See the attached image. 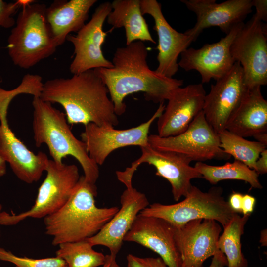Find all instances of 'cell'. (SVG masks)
I'll use <instances>...</instances> for the list:
<instances>
[{
    "label": "cell",
    "instance_id": "9a60e30c",
    "mask_svg": "<svg viewBox=\"0 0 267 267\" xmlns=\"http://www.w3.org/2000/svg\"><path fill=\"white\" fill-rule=\"evenodd\" d=\"M196 16V22L184 33L195 41L205 29L218 27L226 35L243 22L252 11V0H228L217 3L216 0H181Z\"/></svg>",
    "mask_w": 267,
    "mask_h": 267
},
{
    "label": "cell",
    "instance_id": "d6986e66",
    "mask_svg": "<svg viewBox=\"0 0 267 267\" xmlns=\"http://www.w3.org/2000/svg\"><path fill=\"white\" fill-rule=\"evenodd\" d=\"M206 93L202 84H190L175 89L158 118V135H178L185 131L203 110Z\"/></svg>",
    "mask_w": 267,
    "mask_h": 267
},
{
    "label": "cell",
    "instance_id": "e575fe53",
    "mask_svg": "<svg viewBox=\"0 0 267 267\" xmlns=\"http://www.w3.org/2000/svg\"><path fill=\"white\" fill-rule=\"evenodd\" d=\"M255 198L249 194L243 195L241 206V212L243 215H250L254 210Z\"/></svg>",
    "mask_w": 267,
    "mask_h": 267
},
{
    "label": "cell",
    "instance_id": "8992f818",
    "mask_svg": "<svg viewBox=\"0 0 267 267\" xmlns=\"http://www.w3.org/2000/svg\"><path fill=\"white\" fill-rule=\"evenodd\" d=\"M221 187H213L203 192L192 185L185 199L172 205L155 203L143 209L139 214L163 219L175 228L197 219H211L224 228L238 213L222 196Z\"/></svg>",
    "mask_w": 267,
    "mask_h": 267
},
{
    "label": "cell",
    "instance_id": "44dd1931",
    "mask_svg": "<svg viewBox=\"0 0 267 267\" xmlns=\"http://www.w3.org/2000/svg\"><path fill=\"white\" fill-rule=\"evenodd\" d=\"M0 157L9 163L21 181L31 184L38 181L49 162L47 155L30 150L11 131L9 126L0 125Z\"/></svg>",
    "mask_w": 267,
    "mask_h": 267
},
{
    "label": "cell",
    "instance_id": "5bb4252c",
    "mask_svg": "<svg viewBox=\"0 0 267 267\" xmlns=\"http://www.w3.org/2000/svg\"><path fill=\"white\" fill-rule=\"evenodd\" d=\"M244 23L236 25L225 37L216 43L206 44L202 47L188 48L180 54L178 66L186 71L196 70L202 83L216 81L224 76L235 61L230 52L231 44Z\"/></svg>",
    "mask_w": 267,
    "mask_h": 267
},
{
    "label": "cell",
    "instance_id": "f1b7e54d",
    "mask_svg": "<svg viewBox=\"0 0 267 267\" xmlns=\"http://www.w3.org/2000/svg\"><path fill=\"white\" fill-rule=\"evenodd\" d=\"M44 82L42 77L37 74L28 73L25 75L20 84L15 88L6 90L0 87V125L8 126L7 120V110L10 102L18 95L31 94L40 97Z\"/></svg>",
    "mask_w": 267,
    "mask_h": 267
},
{
    "label": "cell",
    "instance_id": "74e56055",
    "mask_svg": "<svg viewBox=\"0 0 267 267\" xmlns=\"http://www.w3.org/2000/svg\"><path fill=\"white\" fill-rule=\"evenodd\" d=\"M116 256L111 254L105 256V262L102 267H120L116 260Z\"/></svg>",
    "mask_w": 267,
    "mask_h": 267
},
{
    "label": "cell",
    "instance_id": "1f68e13d",
    "mask_svg": "<svg viewBox=\"0 0 267 267\" xmlns=\"http://www.w3.org/2000/svg\"><path fill=\"white\" fill-rule=\"evenodd\" d=\"M127 261L126 267H168L160 257L142 258L129 254Z\"/></svg>",
    "mask_w": 267,
    "mask_h": 267
},
{
    "label": "cell",
    "instance_id": "ffe728a7",
    "mask_svg": "<svg viewBox=\"0 0 267 267\" xmlns=\"http://www.w3.org/2000/svg\"><path fill=\"white\" fill-rule=\"evenodd\" d=\"M175 232V227L167 221L138 214L124 241L135 242L152 250L168 267H180L181 259Z\"/></svg>",
    "mask_w": 267,
    "mask_h": 267
},
{
    "label": "cell",
    "instance_id": "f546056e",
    "mask_svg": "<svg viewBox=\"0 0 267 267\" xmlns=\"http://www.w3.org/2000/svg\"><path fill=\"white\" fill-rule=\"evenodd\" d=\"M0 260L10 262L15 265V267H67L64 260L56 256L42 259L19 257L1 247Z\"/></svg>",
    "mask_w": 267,
    "mask_h": 267
},
{
    "label": "cell",
    "instance_id": "4316f807",
    "mask_svg": "<svg viewBox=\"0 0 267 267\" xmlns=\"http://www.w3.org/2000/svg\"><path fill=\"white\" fill-rule=\"evenodd\" d=\"M218 136L220 147L226 154L255 170V163L266 145L248 140L227 130L220 132Z\"/></svg>",
    "mask_w": 267,
    "mask_h": 267
},
{
    "label": "cell",
    "instance_id": "e0dca14e",
    "mask_svg": "<svg viewBox=\"0 0 267 267\" xmlns=\"http://www.w3.org/2000/svg\"><path fill=\"white\" fill-rule=\"evenodd\" d=\"M221 231L218 222L211 219L194 220L175 228L180 267H203L204 262L219 250L217 244Z\"/></svg>",
    "mask_w": 267,
    "mask_h": 267
},
{
    "label": "cell",
    "instance_id": "484cf974",
    "mask_svg": "<svg viewBox=\"0 0 267 267\" xmlns=\"http://www.w3.org/2000/svg\"><path fill=\"white\" fill-rule=\"evenodd\" d=\"M249 216L236 214L219 236L217 247L225 256L228 267H248L247 260L242 252L241 238Z\"/></svg>",
    "mask_w": 267,
    "mask_h": 267
},
{
    "label": "cell",
    "instance_id": "ac0fdd59",
    "mask_svg": "<svg viewBox=\"0 0 267 267\" xmlns=\"http://www.w3.org/2000/svg\"><path fill=\"white\" fill-rule=\"evenodd\" d=\"M132 180L121 181L126 187L120 197L121 208L96 234L87 239L93 246L107 247L110 254L115 256L138 214L149 206L146 195L133 187Z\"/></svg>",
    "mask_w": 267,
    "mask_h": 267
},
{
    "label": "cell",
    "instance_id": "f35d334b",
    "mask_svg": "<svg viewBox=\"0 0 267 267\" xmlns=\"http://www.w3.org/2000/svg\"><path fill=\"white\" fill-rule=\"evenodd\" d=\"M256 141L267 146V132L260 133L253 137Z\"/></svg>",
    "mask_w": 267,
    "mask_h": 267
},
{
    "label": "cell",
    "instance_id": "ba28073f",
    "mask_svg": "<svg viewBox=\"0 0 267 267\" xmlns=\"http://www.w3.org/2000/svg\"><path fill=\"white\" fill-rule=\"evenodd\" d=\"M148 143L157 150L183 154L192 162L230 157L220 147L218 134L206 120L203 110L182 133L166 137L151 134Z\"/></svg>",
    "mask_w": 267,
    "mask_h": 267
},
{
    "label": "cell",
    "instance_id": "277c9868",
    "mask_svg": "<svg viewBox=\"0 0 267 267\" xmlns=\"http://www.w3.org/2000/svg\"><path fill=\"white\" fill-rule=\"evenodd\" d=\"M32 128L36 147L45 144L53 160L62 163L70 155L80 163L86 180L95 184L99 175L98 165L89 156L85 144L73 134L65 114L44 101L33 97Z\"/></svg>",
    "mask_w": 267,
    "mask_h": 267
},
{
    "label": "cell",
    "instance_id": "836d02e7",
    "mask_svg": "<svg viewBox=\"0 0 267 267\" xmlns=\"http://www.w3.org/2000/svg\"><path fill=\"white\" fill-rule=\"evenodd\" d=\"M255 171L259 174L267 173V149L264 150L255 163Z\"/></svg>",
    "mask_w": 267,
    "mask_h": 267
},
{
    "label": "cell",
    "instance_id": "8d00e7d4",
    "mask_svg": "<svg viewBox=\"0 0 267 267\" xmlns=\"http://www.w3.org/2000/svg\"><path fill=\"white\" fill-rule=\"evenodd\" d=\"M209 267H225L227 266V261L224 254L220 250L213 256Z\"/></svg>",
    "mask_w": 267,
    "mask_h": 267
},
{
    "label": "cell",
    "instance_id": "7402d4cb",
    "mask_svg": "<svg viewBox=\"0 0 267 267\" xmlns=\"http://www.w3.org/2000/svg\"><path fill=\"white\" fill-rule=\"evenodd\" d=\"M96 0H56L46 7L45 17L58 46L72 32H78L86 24Z\"/></svg>",
    "mask_w": 267,
    "mask_h": 267
},
{
    "label": "cell",
    "instance_id": "4dcf8cb0",
    "mask_svg": "<svg viewBox=\"0 0 267 267\" xmlns=\"http://www.w3.org/2000/svg\"><path fill=\"white\" fill-rule=\"evenodd\" d=\"M34 2L32 0H18L13 2H7L0 0V29L13 27L16 22L13 15L23 5Z\"/></svg>",
    "mask_w": 267,
    "mask_h": 267
},
{
    "label": "cell",
    "instance_id": "d590c367",
    "mask_svg": "<svg viewBox=\"0 0 267 267\" xmlns=\"http://www.w3.org/2000/svg\"><path fill=\"white\" fill-rule=\"evenodd\" d=\"M243 195L239 192H233L228 202L231 208L235 212H241Z\"/></svg>",
    "mask_w": 267,
    "mask_h": 267
},
{
    "label": "cell",
    "instance_id": "b9f144b4",
    "mask_svg": "<svg viewBox=\"0 0 267 267\" xmlns=\"http://www.w3.org/2000/svg\"><path fill=\"white\" fill-rule=\"evenodd\" d=\"M2 206L1 204H0V215L1 212H2Z\"/></svg>",
    "mask_w": 267,
    "mask_h": 267
},
{
    "label": "cell",
    "instance_id": "ab89813d",
    "mask_svg": "<svg viewBox=\"0 0 267 267\" xmlns=\"http://www.w3.org/2000/svg\"><path fill=\"white\" fill-rule=\"evenodd\" d=\"M6 162L0 157V177L4 176L6 172Z\"/></svg>",
    "mask_w": 267,
    "mask_h": 267
},
{
    "label": "cell",
    "instance_id": "83f0119b",
    "mask_svg": "<svg viewBox=\"0 0 267 267\" xmlns=\"http://www.w3.org/2000/svg\"><path fill=\"white\" fill-rule=\"evenodd\" d=\"M58 246L56 256L64 260L67 267H97L105 263V256L95 251L87 239Z\"/></svg>",
    "mask_w": 267,
    "mask_h": 267
},
{
    "label": "cell",
    "instance_id": "d6a6232c",
    "mask_svg": "<svg viewBox=\"0 0 267 267\" xmlns=\"http://www.w3.org/2000/svg\"><path fill=\"white\" fill-rule=\"evenodd\" d=\"M253 6L256 9L254 14L261 21L267 20V0H252Z\"/></svg>",
    "mask_w": 267,
    "mask_h": 267
},
{
    "label": "cell",
    "instance_id": "9c48e42d",
    "mask_svg": "<svg viewBox=\"0 0 267 267\" xmlns=\"http://www.w3.org/2000/svg\"><path fill=\"white\" fill-rule=\"evenodd\" d=\"M267 25L254 15L235 36L230 52L243 70L249 89L267 84Z\"/></svg>",
    "mask_w": 267,
    "mask_h": 267
},
{
    "label": "cell",
    "instance_id": "7a4b0ae2",
    "mask_svg": "<svg viewBox=\"0 0 267 267\" xmlns=\"http://www.w3.org/2000/svg\"><path fill=\"white\" fill-rule=\"evenodd\" d=\"M40 98L62 106L68 124L114 127L119 123L108 89L94 69L46 81Z\"/></svg>",
    "mask_w": 267,
    "mask_h": 267
},
{
    "label": "cell",
    "instance_id": "2e32d148",
    "mask_svg": "<svg viewBox=\"0 0 267 267\" xmlns=\"http://www.w3.org/2000/svg\"><path fill=\"white\" fill-rule=\"evenodd\" d=\"M140 8L143 15L148 14L153 18V29L158 38V65L155 71L160 75L173 78L178 70V56L195 41L169 24L162 13L161 4L157 0H140Z\"/></svg>",
    "mask_w": 267,
    "mask_h": 267
},
{
    "label": "cell",
    "instance_id": "cb8c5ba5",
    "mask_svg": "<svg viewBox=\"0 0 267 267\" xmlns=\"http://www.w3.org/2000/svg\"><path fill=\"white\" fill-rule=\"evenodd\" d=\"M111 6L107 23L112 26L111 31L124 28L126 45L136 41L156 43L141 13L140 0H115L111 2Z\"/></svg>",
    "mask_w": 267,
    "mask_h": 267
},
{
    "label": "cell",
    "instance_id": "6da1fadb",
    "mask_svg": "<svg viewBox=\"0 0 267 267\" xmlns=\"http://www.w3.org/2000/svg\"><path fill=\"white\" fill-rule=\"evenodd\" d=\"M148 49L140 41L117 48L110 68L95 69L109 92L117 116L126 110L124 99L142 92L146 100L159 104L167 100L174 91L183 85L182 80L168 78L150 69Z\"/></svg>",
    "mask_w": 267,
    "mask_h": 267
},
{
    "label": "cell",
    "instance_id": "603a6c76",
    "mask_svg": "<svg viewBox=\"0 0 267 267\" xmlns=\"http://www.w3.org/2000/svg\"><path fill=\"white\" fill-rule=\"evenodd\" d=\"M261 88L248 89L225 130L244 138L267 132V101Z\"/></svg>",
    "mask_w": 267,
    "mask_h": 267
},
{
    "label": "cell",
    "instance_id": "5b68a950",
    "mask_svg": "<svg viewBox=\"0 0 267 267\" xmlns=\"http://www.w3.org/2000/svg\"><path fill=\"white\" fill-rule=\"evenodd\" d=\"M46 5H23L8 38V54L13 64L28 69L51 56L58 47L45 17Z\"/></svg>",
    "mask_w": 267,
    "mask_h": 267
},
{
    "label": "cell",
    "instance_id": "7c38bea8",
    "mask_svg": "<svg viewBox=\"0 0 267 267\" xmlns=\"http://www.w3.org/2000/svg\"><path fill=\"white\" fill-rule=\"evenodd\" d=\"M248 89L238 62H235L224 76L211 85L209 92L205 97L203 111L206 120L218 134L225 130Z\"/></svg>",
    "mask_w": 267,
    "mask_h": 267
},
{
    "label": "cell",
    "instance_id": "30bf717a",
    "mask_svg": "<svg viewBox=\"0 0 267 267\" xmlns=\"http://www.w3.org/2000/svg\"><path fill=\"white\" fill-rule=\"evenodd\" d=\"M164 102L159 104L152 116L147 121L135 127L118 130L114 127L100 126L90 123L85 126L81 134L89 157L97 165H102L114 150L129 146L140 147L149 145L150 127L163 112Z\"/></svg>",
    "mask_w": 267,
    "mask_h": 267
},
{
    "label": "cell",
    "instance_id": "60d3db41",
    "mask_svg": "<svg viewBox=\"0 0 267 267\" xmlns=\"http://www.w3.org/2000/svg\"><path fill=\"white\" fill-rule=\"evenodd\" d=\"M267 242V231L266 230H264L261 233L260 242L264 245H266Z\"/></svg>",
    "mask_w": 267,
    "mask_h": 267
},
{
    "label": "cell",
    "instance_id": "d4e9b609",
    "mask_svg": "<svg viewBox=\"0 0 267 267\" xmlns=\"http://www.w3.org/2000/svg\"><path fill=\"white\" fill-rule=\"evenodd\" d=\"M202 176L211 184L215 185L221 180L235 179L243 180L249 183L251 187L262 189L258 179L259 174L245 164L235 160L221 166L208 165L202 162H196L194 166Z\"/></svg>",
    "mask_w": 267,
    "mask_h": 267
},
{
    "label": "cell",
    "instance_id": "8fae6325",
    "mask_svg": "<svg viewBox=\"0 0 267 267\" xmlns=\"http://www.w3.org/2000/svg\"><path fill=\"white\" fill-rule=\"evenodd\" d=\"M111 10V2L100 4L90 20L77 34L67 37L66 40L74 46V57L69 66V70L73 75L89 70L113 67L112 62L105 57L102 50L107 36V33L103 29V25Z\"/></svg>",
    "mask_w": 267,
    "mask_h": 267
},
{
    "label": "cell",
    "instance_id": "3957f363",
    "mask_svg": "<svg viewBox=\"0 0 267 267\" xmlns=\"http://www.w3.org/2000/svg\"><path fill=\"white\" fill-rule=\"evenodd\" d=\"M95 184L80 179L66 203L44 218L45 234L52 237L54 246L85 240L96 234L119 210L117 207L99 208Z\"/></svg>",
    "mask_w": 267,
    "mask_h": 267
},
{
    "label": "cell",
    "instance_id": "4fadbf2b",
    "mask_svg": "<svg viewBox=\"0 0 267 267\" xmlns=\"http://www.w3.org/2000/svg\"><path fill=\"white\" fill-rule=\"evenodd\" d=\"M140 148V157L122 171V174L133 177L141 164L146 163L153 166L156 170V175L165 178L170 183L176 201L187 195L192 185V179L202 178L195 167L190 165L192 161L183 154L157 150L149 144Z\"/></svg>",
    "mask_w": 267,
    "mask_h": 267
},
{
    "label": "cell",
    "instance_id": "52a82bcc",
    "mask_svg": "<svg viewBox=\"0 0 267 267\" xmlns=\"http://www.w3.org/2000/svg\"><path fill=\"white\" fill-rule=\"evenodd\" d=\"M45 171L46 178L39 188L33 206L18 214L2 211L0 225H14L28 218H44L66 203L80 178L78 167L49 160Z\"/></svg>",
    "mask_w": 267,
    "mask_h": 267
}]
</instances>
